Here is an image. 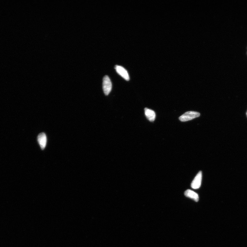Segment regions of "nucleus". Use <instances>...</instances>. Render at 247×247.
Here are the masks:
<instances>
[{
    "label": "nucleus",
    "mask_w": 247,
    "mask_h": 247,
    "mask_svg": "<svg viewBox=\"0 0 247 247\" xmlns=\"http://www.w3.org/2000/svg\"><path fill=\"white\" fill-rule=\"evenodd\" d=\"M200 114L199 112L194 111L187 112L179 117V120L181 122H186L191 120L199 117Z\"/></svg>",
    "instance_id": "f257e3e1"
},
{
    "label": "nucleus",
    "mask_w": 247,
    "mask_h": 247,
    "mask_svg": "<svg viewBox=\"0 0 247 247\" xmlns=\"http://www.w3.org/2000/svg\"><path fill=\"white\" fill-rule=\"evenodd\" d=\"M112 89V84L110 79L108 76L106 75L103 79V89L104 94L108 96L110 93Z\"/></svg>",
    "instance_id": "f03ea898"
},
{
    "label": "nucleus",
    "mask_w": 247,
    "mask_h": 247,
    "mask_svg": "<svg viewBox=\"0 0 247 247\" xmlns=\"http://www.w3.org/2000/svg\"><path fill=\"white\" fill-rule=\"evenodd\" d=\"M202 178V173L201 171H199L192 181L191 184L192 188L197 189L201 187Z\"/></svg>",
    "instance_id": "7ed1b4c3"
},
{
    "label": "nucleus",
    "mask_w": 247,
    "mask_h": 247,
    "mask_svg": "<svg viewBox=\"0 0 247 247\" xmlns=\"http://www.w3.org/2000/svg\"><path fill=\"white\" fill-rule=\"evenodd\" d=\"M115 69L117 72L121 76L123 77L127 81L129 80V73L127 70L124 68L119 65H116Z\"/></svg>",
    "instance_id": "20e7f679"
},
{
    "label": "nucleus",
    "mask_w": 247,
    "mask_h": 247,
    "mask_svg": "<svg viewBox=\"0 0 247 247\" xmlns=\"http://www.w3.org/2000/svg\"><path fill=\"white\" fill-rule=\"evenodd\" d=\"M37 139L41 149H44L47 143V137L46 134L44 133H40L38 135Z\"/></svg>",
    "instance_id": "39448f33"
},
{
    "label": "nucleus",
    "mask_w": 247,
    "mask_h": 247,
    "mask_svg": "<svg viewBox=\"0 0 247 247\" xmlns=\"http://www.w3.org/2000/svg\"><path fill=\"white\" fill-rule=\"evenodd\" d=\"M184 195L186 197L191 198L196 202H198L199 197L197 193L190 189H187L184 193Z\"/></svg>",
    "instance_id": "423d86ee"
},
{
    "label": "nucleus",
    "mask_w": 247,
    "mask_h": 247,
    "mask_svg": "<svg viewBox=\"0 0 247 247\" xmlns=\"http://www.w3.org/2000/svg\"><path fill=\"white\" fill-rule=\"evenodd\" d=\"M145 113L146 117L149 121L153 122L155 119L156 114L152 110L145 108Z\"/></svg>",
    "instance_id": "0eeeda50"
},
{
    "label": "nucleus",
    "mask_w": 247,
    "mask_h": 247,
    "mask_svg": "<svg viewBox=\"0 0 247 247\" xmlns=\"http://www.w3.org/2000/svg\"><path fill=\"white\" fill-rule=\"evenodd\" d=\"M246 114H247V113H246Z\"/></svg>",
    "instance_id": "6e6552de"
}]
</instances>
